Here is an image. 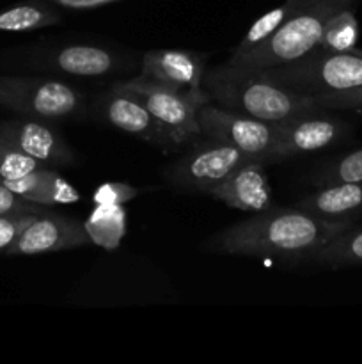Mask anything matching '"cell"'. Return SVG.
<instances>
[{
  "label": "cell",
  "mask_w": 362,
  "mask_h": 364,
  "mask_svg": "<svg viewBox=\"0 0 362 364\" xmlns=\"http://www.w3.org/2000/svg\"><path fill=\"white\" fill-rule=\"evenodd\" d=\"M353 224H334L316 219L298 206H279L258 212L213 235L206 242L209 252L286 263H314L330 240Z\"/></svg>",
  "instance_id": "cell-1"
},
{
  "label": "cell",
  "mask_w": 362,
  "mask_h": 364,
  "mask_svg": "<svg viewBox=\"0 0 362 364\" xmlns=\"http://www.w3.org/2000/svg\"><path fill=\"white\" fill-rule=\"evenodd\" d=\"M202 87L209 102L268 123L284 124L309 114L325 112L314 96L291 91L266 77L263 70L229 60L204 73Z\"/></svg>",
  "instance_id": "cell-2"
},
{
  "label": "cell",
  "mask_w": 362,
  "mask_h": 364,
  "mask_svg": "<svg viewBox=\"0 0 362 364\" xmlns=\"http://www.w3.org/2000/svg\"><path fill=\"white\" fill-rule=\"evenodd\" d=\"M355 0H305L266 41L251 52L231 55L229 63L266 70L291 63L312 52L322 39L327 23Z\"/></svg>",
  "instance_id": "cell-3"
},
{
  "label": "cell",
  "mask_w": 362,
  "mask_h": 364,
  "mask_svg": "<svg viewBox=\"0 0 362 364\" xmlns=\"http://www.w3.org/2000/svg\"><path fill=\"white\" fill-rule=\"evenodd\" d=\"M263 71L279 85L309 96L346 91L362 85V57L351 52L314 48L291 63Z\"/></svg>",
  "instance_id": "cell-4"
},
{
  "label": "cell",
  "mask_w": 362,
  "mask_h": 364,
  "mask_svg": "<svg viewBox=\"0 0 362 364\" xmlns=\"http://www.w3.org/2000/svg\"><path fill=\"white\" fill-rule=\"evenodd\" d=\"M110 89L138 100L165 130L172 146H183L202 135L197 116L206 100L144 77L117 82Z\"/></svg>",
  "instance_id": "cell-5"
},
{
  "label": "cell",
  "mask_w": 362,
  "mask_h": 364,
  "mask_svg": "<svg viewBox=\"0 0 362 364\" xmlns=\"http://www.w3.org/2000/svg\"><path fill=\"white\" fill-rule=\"evenodd\" d=\"M197 119L201 134L206 139L234 146L251 159L265 160L266 164L272 162L283 124L233 112L213 102L204 103L199 109Z\"/></svg>",
  "instance_id": "cell-6"
},
{
  "label": "cell",
  "mask_w": 362,
  "mask_h": 364,
  "mask_svg": "<svg viewBox=\"0 0 362 364\" xmlns=\"http://www.w3.org/2000/svg\"><path fill=\"white\" fill-rule=\"evenodd\" d=\"M0 103L39 119H59L77 112L80 95L59 80L0 77Z\"/></svg>",
  "instance_id": "cell-7"
},
{
  "label": "cell",
  "mask_w": 362,
  "mask_h": 364,
  "mask_svg": "<svg viewBox=\"0 0 362 364\" xmlns=\"http://www.w3.org/2000/svg\"><path fill=\"white\" fill-rule=\"evenodd\" d=\"M248 159L251 156L241 153L234 146L208 139L204 144L197 146L180 160L170 164L165 171V180L176 188L208 194L213 187L226 180L238 166L247 162Z\"/></svg>",
  "instance_id": "cell-8"
},
{
  "label": "cell",
  "mask_w": 362,
  "mask_h": 364,
  "mask_svg": "<svg viewBox=\"0 0 362 364\" xmlns=\"http://www.w3.org/2000/svg\"><path fill=\"white\" fill-rule=\"evenodd\" d=\"M348 134H350V124L341 117L329 114V110L287 121L280 128L272 162L322 151L344 141Z\"/></svg>",
  "instance_id": "cell-9"
},
{
  "label": "cell",
  "mask_w": 362,
  "mask_h": 364,
  "mask_svg": "<svg viewBox=\"0 0 362 364\" xmlns=\"http://www.w3.org/2000/svg\"><path fill=\"white\" fill-rule=\"evenodd\" d=\"M91 244L84 223L73 217L43 212L21 231L18 240L6 251V255H45Z\"/></svg>",
  "instance_id": "cell-10"
},
{
  "label": "cell",
  "mask_w": 362,
  "mask_h": 364,
  "mask_svg": "<svg viewBox=\"0 0 362 364\" xmlns=\"http://www.w3.org/2000/svg\"><path fill=\"white\" fill-rule=\"evenodd\" d=\"M141 77L209 102L202 87L204 63L197 53L187 50H151L142 59Z\"/></svg>",
  "instance_id": "cell-11"
},
{
  "label": "cell",
  "mask_w": 362,
  "mask_h": 364,
  "mask_svg": "<svg viewBox=\"0 0 362 364\" xmlns=\"http://www.w3.org/2000/svg\"><path fill=\"white\" fill-rule=\"evenodd\" d=\"M265 166V160L248 159L208 194L241 212L258 213L268 210L272 206V187Z\"/></svg>",
  "instance_id": "cell-12"
},
{
  "label": "cell",
  "mask_w": 362,
  "mask_h": 364,
  "mask_svg": "<svg viewBox=\"0 0 362 364\" xmlns=\"http://www.w3.org/2000/svg\"><path fill=\"white\" fill-rule=\"evenodd\" d=\"M0 139L46 166H71L75 156L66 142L39 121H13L0 127Z\"/></svg>",
  "instance_id": "cell-13"
},
{
  "label": "cell",
  "mask_w": 362,
  "mask_h": 364,
  "mask_svg": "<svg viewBox=\"0 0 362 364\" xmlns=\"http://www.w3.org/2000/svg\"><path fill=\"white\" fill-rule=\"evenodd\" d=\"M295 206L325 223L355 224L362 215V181L322 185Z\"/></svg>",
  "instance_id": "cell-14"
},
{
  "label": "cell",
  "mask_w": 362,
  "mask_h": 364,
  "mask_svg": "<svg viewBox=\"0 0 362 364\" xmlns=\"http://www.w3.org/2000/svg\"><path fill=\"white\" fill-rule=\"evenodd\" d=\"M103 116L112 127L156 146H172L165 130L133 96L110 89L102 100Z\"/></svg>",
  "instance_id": "cell-15"
},
{
  "label": "cell",
  "mask_w": 362,
  "mask_h": 364,
  "mask_svg": "<svg viewBox=\"0 0 362 364\" xmlns=\"http://www.w3.org/2000/svg\"><path fill=\"white\" fill-rule=\"evenodd\" d=\"M2 183L27 201L39 206L73 205L80 201V192L50 167L34 171L16 180H6Z\"/></svg>",
  "instance_id": "cell-16"
},
{
  "label": "cell",
  "mask_w": 362,
  "mask_h": 364,
  "mask_svg": "<svg viewBox=\"0 0 362 364\" xmlns=\"http://www.w3.org/2000/svg\"><path fill=\"white\" fill-rule=\"evenodd\" d=\"M53 64L75 77H102L114 68V57L99 46L71 45L55 53Z\"/></svg>",
  "instance_id": "cell-17"
},
{
  "label": "cell",
  "mask_w": 362,
  "mask_h": 364,
  "mask_svg": "<svg viewBox=\"0 0 362 364\" xmlns=\"http://www.w3.org/2000/svg\"><path fill=\"white\" fill-rule=\"evenodd\" d=\"M312 265L327 269L362 267V226H350L319 251Z\"/></svg>",
  "instance_id": "cell-18"
},
{
  "label": "cell",
  "mask_w": 362,
  "mask_h": 364,
  "mask_svg": "<svg viewBox=\"0 0 362 364\" xmlns=\"http://www.w3.org/2000/svg\"><path fill=\"white\" fill-rule=\"evenodd\" d=\"M84 226L91 237V242H96L99 247L114 249L124 237L126 215H124L123 206L98 205V208H94Z\"/></svg>",
  "instance_id": "cell-19"
},
{
  "label": "cell",
  "mask_w": 362,
  "mask_h": 364,
  "mask_svg": "<svg viewBox=\"0 0 362 364\" xmlns=\"http://www.w3.org/2000/svg\"><path fill=\"white\" fill-rule=\"evenodd\" d=\"M304 2L305 0H286L283 6L275 7V9H272L270 13H266L265 16L259 18L258 21H254V25L248 28L245 38L238 43L236 48L231 52V55H240V53L251 52L252 48H256V46L261 45L263 41H266V39H268L270 36H272L273 32H275Z\"/></svg>",
  "instance_id": "cell-20"
},
{
  "label": "cell",
  "mask_w": 362,
  "mask_h": 364,
  "mask_svg": "<svg viewBox=\"0 0 362 364\" xmlns=\"http://www.w3.org/2000/svg\"><path fill=\"white\" fill-rule=\"evenodd\" d=\"M358 38V21L355 18L353 6L344 7L327 23L316 48L327 52H348L355 46Z\"/></svg>",
  "instance_id": "cell-21"
},
{
  "label": "cell",
  "mask_w": 362,
  "mask_h": 364,
  "mask_svg": "<svg viewBox=\"0 0 362 364\" xmlns=\"http://www.w3.org/2000/svg\"><path fill=\"white\" fill-rule=\"evenodd\" d=\"M312 185L343 183V181H362V148L336 156L319 166L309 176Z\"/></svg>",
  "instance_id": "cell-22"
},
{
  "label": "cell",
  "mask_w": 362,
  "mask_h": 364,
  "mask_svg": "<svg viewBox=\"0 0 362 364\" xmlns=\"http://www.w3.org/2000/svg\"><path fill=\"white\" fill-rule=\"evenodd\" d=\"M55 21H59L57 14L50 13L39 6H31V4L0 11V31L6 32L34 31V28L53 25Z\"/></svg>",
  "instance_id": "cell-23"
},
{
  "label": "cell",
  "mask_w": 362,
  "mask_h": 364,
  "mask_svg": "<svg viewBox=\"0 0 362 364\" xmlns=\"http://www.w3.org/2000/svg\"><path fill=\"white\" fill-rule=\"evenodd\" d=\"M45 167L50 166L34 159V156L27 155L11 142L0 139V181L16 180V178L27 176V174L45 169Z\"/></svg>",
  "instance_id": "cell-24"
},
{
  "label": "cell",
  "mask_w": 362,
  "mask_h": 364,
  "mask_svg": "<svg viewBox=\"0 0 362 364\" xmlns=\"http://www.w3.org/2000/svg\"><path fill=\"white\" fill-rule=\"evenodd\" d=\"M39 213L31 212H18V213H7V215H0V252H6L18 237L21 231L38 217Z\"/></svg>",
  "instance_id": "cell-25"
},
{
  "label": "cell",
  "mask_w": 362,
  "mask_h": 364,
  "mask_svg": "<svg viewBox=\"0 0 362 364\" xmlns=\"http://www.w3.org/2000/svg\"><path fill=\"white\" fill-rule=\"evenodd\" d=\"M314 100L325 110H362V85L346 91L318 95Z\"/></svg>",
  "instance_id": "cell-26"
},
{
  "label": "cell",
  "mask_w": 362,
  "mask_h": 364,
  "mask_svg": "<svg viewBox=\"0 0 362 364\" xmlns=\"http://www.w3.org/2000/svg\"><path fill=\"white\" fill-rule=\"evenodd\" d=\"M138 194L137 188H133L131 185L126 183H103L102 187H98L92 196V201L96 203V206H123L124 203H128L130 199H133Z\"/></svg>",
  "instance_id": "cell-27"
},
{
  "label": "cell",
  "mask_w": 362,
  "mask_h": 364,
  "mask_svg": "<svg viewBox=\"0 0 362 364\" xmlns=\"http://www.w3.org/2000/svg\"><path fill=\"white\" fill-rule=\"evenodd\" d=\"M18 212H31V213H43L45 208L35 203L27 201L25 198L18 196L16 192L11 191L9 187L0 181V215H7V213H18Z\"/></svg>",
  "instance_id": "cell-28"
},
{
  "label": "cell",
  "mask_w": 362,
  "mask_h": 364,
  "mask_svg": "<svg viewBox=\"0 0 362 364\" xmlns=\"http://www.w3.org/2000/svg\"><path fill=\"white\" fill-rule=\"evenodd\" d=\"M59 2L66 4V6H71V7H89V6H96V4L106 2V0H59Z\"/></svg>",
  "instance_id": "cell-29"
},
{
  "label": "cell",
  "mask_w": 362,
  "mask_h": 364,
  "mask_svg": "<svg viewBox=\"0 0 362 364\" xmlns=\"http://www.w3.org/2000/svg\"><path fill=\"white\" fill-rule=\"evenodd\" d=\"M348 52H351V53H357V55H361V57H362V48H357V46H353V48H351V50H348Z\"/></svg>",
  "instance_id": "cell-30"
}]
</instances>
